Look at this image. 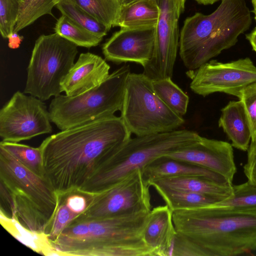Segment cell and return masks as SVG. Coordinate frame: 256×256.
Returning <instances> with one entry per match:
<instances>
[{
	"instance_id": "1",
	"label": "cell",
	"mask_w": 256,
	"mask_h": 256,
	"mask_svg": "<svg viewBox=\"0 0 256 256\" xmlns=\"http://www.w3.org/2000/svg\"><path fill=\"white\" fill-rule=\"evenodd\" d=\"M131 134L121 118L115 115L52 134L40 146L44 177L60 200L76 192L106 155Z\"/></svg>"
},
{
	"instance_id": "2",
	"label": "cell",
	"mask_w": 256,
	"mask_h": 256,
	"mask_svg": "<svg viewBox=\"0 0 256 256\" xmlns=\"http://www.w3.org/2000/svg\"><path fill=\"white\" fill-rule=\"evenodd\" d=\"M170 256H234L256 250V212L208 206L172 212Z\"/></svg>"
},
{
	"instance_id": "3",
	"label": "cell",
	"mask_w": 256,
	"mask_h": 256,
	"mask_svg": "<svg viewBox=\"0 0 256 256\" xmlns=\"http://www.w3.org/2000/svg\"><path fill=\"white\" fill-rule=\"evenodd\" d=\"M150 211L74 219L51 242L60 256H156L144 237Z\"/></svg>"
},
{
	"instance_id": "4",
	"label": "cell",
	"mask_w": 256,
	"mask_h": 256,
	"mask_svg": "<svg viewBox=\"0 0 256 256\" xmlns=\"http://www.w3.org/2000/svg\"><path fill=\"white\" fill-rule=\"evenodd\" d=\"M252 24L244 0H221L212 14L187 18L180 32L179 54L184 66L194 70L234 46Z\"/></svg>"
},
{
	"instance_id": "5",
	"label": "cell",
	"mask_w": 256,
	"mask_h": 256,
	"mask_svg": "<svg viewBox=\"0 0 256 256\" xmlns=\"http://www.w3.org/2000/svg\"><path fill=\"white\" fill-rule=\"evenodd\" d=\"M0 182L8 197L10 217L32 231L48 234L60 204V196L48 182L0 147Z\"/></svg>"
},
{
	"instance_id": "6",
	"label": "cell",
	"mask_w": 256,
	"mask_h": 256,
	"mask_svg": "<svg viewBox=\"0 0 256 256\" xmlns=\"http://www.w3.org/2000/svg\"><path fill=\"white\" fill-rule=\"evenodd\" d=\"M197 132L176 130L130 138L103 158L94 174L77 192L93 193L106 189L156 158L198 142Z\"/></svg>"
},
{
	"instance_id": "7",
	"label": "cell",
	"mask_w": 256,
	"mask_h": 256,
	"mask_svg": "<svg viewBox=\"0 0 256 256\" xmlns=\"http://www.w3.org/2000/svg\"><path fill=\"white\" fill-rule=\"evenodd\" d=\"M130 69L124 64L98 86L81 94H60L52 100L50 119L61 130L114 115L122 108Z\"/></svg>"
},
{
	"instance_id": "8",
	"label": "cell",
	"mask_w": 256,
	"mask_h": 256,
	"mask_svg": "<svg viewBox=\"0 0 256 256\" xmlns=\"http://www.w3.org/2000/svg\"><path fill=\"white\" fill-rule=\"evenodd\" d=\"M120 117L130 133L136 136L171 132L184 123L182 116L157 96L152 80L143 73L130 74Z\"/></svg>"
},
{
	"instance_id": "9",
	"label": "cell",
	"mask_w": 256,
	"mask_h": 256,
	"mask_svg": "<svg viewBox=\"0 0 256 256\" xmlns=\"http://www.w3.org/2000/svg\"><path fill=\"white\" fill-rule=\"evenodd\" d=\"M78 46L56 33L36 40L24 92L44 101L62 92V83L74 64Z\"/></svg>"
},
{
	"instance_id": "10",
	"label": "cell",
	"mask_w": 256,
	"mask_h": 256,
	"mask_svg": "<svg viewBox=\"0 0 256 256\" xmlns=\"http://www.w3.org/2000/svg\"><path fill=\"white\" fill-rule=\"evenodd\" d=\"M150 186L138 169L106 189L80 193L86 196L87 206L74 219L93 220L150 211Z\"/></svg>"
},
{
	"instance_id": "11",
	"label": "cell",
	"mask_w": 256,
	"mask_h": 256,
	"mask_svg": "<svg viewBox=\"0 0 256 256\" xmlns=\"http://www.w3.org/2000/svg\"><path fill=\"white\" fill-rule=\"evenodd\" d=\"M48 110L42 100L16 92L0 110V136L2 141L18 142L50 134Z\"/></svg>"
},
{
	"instance_id": "12",
	"label": "cell",
	"mask_w": 256,
	"mask_h": 256,
	"mask_svg": "<svg viewBox=\"0 0 256 256\" xmlns=\"http://www.w3.org/2000/svg\"><path fill=\"white\" fill-rule=\"evenodd\" d=\"M186 74L192 90L202 96L220 92L239 98L244 88L256 82V66L249 58L226 63L211 60Z\"/></svg>"
},
{
	"instance_id": "13",
	"label": "cell",
	"mask_w": 256,
	"mask_h": 256,
	"mask_svg": "<svg viewBox=\"0 0 256 256\" xmlns=\"http://www.w3.org/2000/svg\"><path fill=\"white\" fill-rule=\"evenodd\" d=\"M160 14L156 26L154 54L144 66L143 74L152 80L172 78L180 33L178 20L186 0H156Z\"/></svg>"
},
{
	"instance_id": "14",
	"label": "cell",
	"mask_w": 256,
	"mask_h": 256,
	"mask_svg": "<svg viewBox=\"0 0 256 256\" xmlns=\"http://www.w3.org/2000/svg\"><path fill=\"white\" fill-rule=\"evenodd\" d=\"M156 26L120 28L102 46L105 58L117 64L136 62L143 67L152 58L155 44Z\"/></svg>"
},
{
	"instance_id": "15",
	"label": "cell",
	"mask_w": 256,
	"mask_h": 256,
	"mask_svg": "<svg viewBox=\"0 0 256 256\" xmlns=\"http://www.w3.org/2000/svg\"><path fill=\"white\" fill-rule=\"evenodd\" d=\"M164 156L203 166L223 176L232 184L236 172L232 146L222 140L200 136L193 145Z\"/></svg>"
},
{
	"instance_id": "16",
	"label": "cell",
	"mask_w": 256,
	"mask_h": 256,
	"mask_svg": "<svg viewBox=\"0 0 256 256\" xmlns=\"http://www.w3.org/2000/svg\"><path fill=\"white\" fill-rule=\"evenodd\" d=\"M110 65L101 56L82 53L62 83V92L76 96L102 84L110 75Z\"/></svg>"
},
{
	"instance_id": "17",
	"label": "cell",
	"mask_w": 256,
	"mask_h": 256,
	"mask_svg": "<svg viewBox=\"0 0 256 256\" xmlns=\"http://www.w3.org/2000/svg\"><path fill=\"white\" fill-rule=\"evenodd\" d=\"M172 211L167 204L152 208L144 232V240L156 256H168L176 232Z\"/></svg>"
},
{
	"instance_id": "18",
	"label": "cell",
	"mask_w": 256,
	"mask_h": 256,
	"mask_svg": "<svg viewBox=\"0 0 256 256\" xmlns=\"http://www.w3.org/2000/svg\"><path fill=\"white\" fill-rule=\"evenodd\" d=\"M142 172L148 184L152 180L163 177L196 176L224 184H232L223 176L206 168L165 156L156 158L144 166Z\"/></svg>"
},
{
	"instance_id": "19",
	"label": "cell",
	"mask_w": 256,
	"mask_h": 256,
	"mask_svg": "<svg viewBox=\"0 0 256 256\" xmlns=\"http://www.w3.org/2000/svg\"><path fill=\"white\" fill-rule=\"evenodd\" d=\"M148 184L154 188L160 187L188 190L212 196L220 200L233 194V184H224L196 176L163 177L152 180Z\"/></svg>"
},
{
	"instance_id": "20",
	"label": "cell",
	"mask_w": 256,
	"mask_h": 256,
	"mask_svg": "<svg viewBox=\"0 0 256 256\" xmlns=\"http://www.w3.org/2000/svg\"><path fill=\"white\" fill-rule=\"evenodd\" d=\"M218 126L232 141V147L248 150L251 140L249 120L242 102L230 101L221 110Z\"/></svg>"
},
{
	"instance_id": "21",
	"label": "cell",
	"mask_w": 256,
	"mask_h": 256,
	"mask_svg": "<svg viewBox=\"0 0 256 256\" xmlns=\"http://www.w3.org/2000/svg\"><path fill=\"white\" fill-rule=\"evenodd\" d=\"M3 228L18 240L39 254L46 256H60L48 234L32 231L23 225L18 218L0 212Z\"/></svg>"
},
{
	"instance_id": "22",
	"label": "cell",
	"mask_w": 256,
	"mask_h": 256,
	"mask_svg": "<svg viewBox=\"0 0 256 256\" xmlns=\"http://www.w3.org/2000/svg\"><path fill=\"white\" fill-rule=\"evenodd\" d=\"M160 14V8L156 0H139L121 6L114 26L129 29L156 26Z\"/></svg>"
},
{
	"instance_id": "23",
	"label": "cell",
	"mask_w": 256,
	"mask_h": 256,
	"mask_svg": "<svg viewBox=\"0 0 256 256\" xmlns=\"http://www.w3.org/2000/svg\"><path fill=\"white\" fill-rule=\"evenodd\" d=\"M154 188L172 212L204 206L220 201L212 196L188 190L160 187Z\"/></svg>"
},
{
	"instance_id": "24",
	"label": "cell",
	"mask_w": 256,
	"mask_h": 256,
	"mask_svg": "<svg viewBox=\"0 0 256 256\" xmlns=\"http://www.w3.org/2000/svg\"><path fill=\"white\" fill-rule=\"evenodd\" d=\"M232 188L230 197L208 206L218 210L256 212V185L247 181Z\"/></svg>"
},
{
	"instance_id": "25",
	"label": "cell",
	"mask_w": 256,
	"mask_h": 256,
	"mask_svg": "<svg viewBox=\"0 0 256 256\" xmlns=\"http://www.w3.org/2000/svg\"><path fill=\"white\" fill-rule=\"evenodd\" d=\"M152 85L157 96L170 109L181 116L186 113L189 97L172 78L152 80Z\"/></svg>"
},
{
	"instance_id": "26",
	"label": "cell",
	"mask_w": 256,
	"mask_h": 256,
	"mask_svg": "<svg viewBox=\"0 0 256 256\" xmlns=\"http://www.w3.org/2000/svg\"><path fill=\"white\" fill-rule=\"evenodd\" d=\"M54 29L55 33L79 46H96L102 40L62 14L57 20Z\"/></svg>"
},
{
	"instance_id": "27",
	"label": "cell",
	"mask_w": 256,
	"mask_h": 256,
	"mask_svg": "<svg viewBox=\"0 0 256 256\" xmlns=\"http://www.w3.org/2000/svg\"><path fill=\"white\" fill-rule=\"evenodd\" d=\"M80 7L110 30L120 16L119 0H70Z\"/></svg>"
},
{
	"instance_id": "28",
	"label": "cell",
	"mask_w": 256,
	"mask_h": 256,
	"mask_svg": "<svg viewBox=\"0 0 256 256\" xmlns=\"http://www.w3.org/2000/svg\"><path fill=\"white\" fill-rule=\"evenodd\" d=\"M56 7L62 15L100 38H103L110 30L104 24L70 0H61Z\"/></svg>"
},
{
	"instance_id": "29",
	"label": "cell",
	"mask_w": 256,
	"mask_h": 256,
	"mask_svg": "<svg viewBox=\"0 0 256 256\" xmlns=\"http://www.w3.org/2000/svg\"><path fill=\"white\" fill-rule=\"evenodd\" d=\"M0 147L9 152L34 173L44 178L42 152L40 146L33 148L18 142L2 140Z\"/></svg>"
},
{
	"instance_id": "30",
	"label": "cell",
	"mask_w": 256,
	"mask_h": 256,
	"mask_svg": "<svg viewBox=\"0 0 256 256\" xmlns=\"http://www.w3.org/2000/svg\"><path fill=\"white\" fill-rule=\"evenodd\" d=\"M61 0H23L14 32H18L32 24L41 16L52 12L54 7Z\"/></svg>"
},
{
	"instance_id": "31",
	"label": "cell",
	"mask_w": 256,
	"mask_h": 256,
	"mask_svg": "<svg viewBox=\"0 0 256 256\" xmlns=\"http://www.w3.org/2000/svg\"><path fill=\"white\" fill-rule=\"evenodd\" d=\"M23 0H0V32L4 38L14 32Z\"/></svg>"
},
{
	"instance_id": "32",
	"label": "cell",
	"mask_w": 256,
	"mask_h": 256,
	"mask_svg": "<svg viewBox=\"0 0 256 256\" xmlns=\"http://www.w3.org/2000/svg\"><path fill=\"white\" fill-rule=\"evenodd\" d=\"M244 106L251 130V142H256V82L245 88L239 98Z\"/></svg>"
},
{
	"instance_id": "33",
	"label": "cell",
	"mask_w": 256,
	"mask_h": 256,
	"mask_svg": "<svg viewBox=\"0 0 256 256\" xmlns=\"http://www.w3.org/2000/svg\"><path fill=\"white\" fill-rule=\"evenodd\" d=\"M78 214L72 212L63 200H60L48 232L50 240H55L66 226Z\"/></svg>"
},
{
	"instance_id": "34",
	"label": "cell",
	"mask_w": 256,
	"mask_h": 256,
	"mask_svg": "<svg viewBox=\"0 0 256 256\" xmlns=\"http://www.w3.org/2000/svg\"><path fill=\"white\" fill-rule=\"evenodd\" d=\"M244 172L248 181L256 185V142H250V144L247 161L244 166Z\"/></svg>"
},
{
	"instance_id": "35",
	"label": "cell",
	"mask_w": 256,
	"mask_h": 256,
	"mask_svg": "<svg viewBox=\"0 0 256 256\" xmlns=\"http://www.w3.org/2000/svg\"><path fill=\"white\" fill-rule=\"evenodd\" d=\"M70 210L78 215L82 213L87 206V198L85 194L80 193H72L62 198Z\"/></svg>"
},
{
	"instance_id": "36",
	"label": "cell",
	"mask_w": 256,
	"mask_h": 256,
	"mask_svg": "<svg viewBox=\"0 0 256 256\" xmlns=\"http://www.w3.org/2000/svg\"><path fill=\"white\" fill-rule=\"evenodd\" d=\"M8 38V47L12 49H16L20 46L24 37L18 35L17 32H14Z\"/></svg>"
},
{
	"instance_id": "37",
	"label": "cell",
	"mask_w": 256,
	"mask_h": 256,
	"mask_svg": "<svg viewBox=\"0 0 256 256\" xmlns=\"http://www.w3.org/2000/svg\"><path fill=\"white\" fill-rule=\"evenodd\" d=\"M246 38L254 50L256 52V27L250 33L246 34Z\"/></svg>"
},
{
	"instance_id": "38",
	"label": "cell",
	"mask_w": 256,
	"mask_h": 256,
	"mask_svg": "<svg viewBox=\"0 0 256 256\" xmlns=\"http://www.w3.org/2000/svg\"><path fill=\"white\" fill-rule=\"evenodd\" d=\"M200 4L204 5L212 4L218 0H194Z\"/></svg>"
},
{
	"instance_id": "39",
	"label": "cell",
	"mask_w": 256,
	"mask_h": 256,
	"mask_svg": "<svg viewBox=\"0 0 256 256\" xmlns=\"http://www.w3.org/2000/svg\"><path fill=\"white\" fill-rule=\"evenodd\" d=\"M138 0H119V2L121 6H124Z\"/></svg>"
},
{
	"instance_id": "40",
	"label": "cell",
	"mask_w": 256,
	"mask_h": 256,
	"mask_svg": "<svg viewBox=\"0 0 256 256\" xmlns=\"http://www.w3.org/2000/svg\"><path fill=\"white\" fill-rule=\"evenodd\" d=\"M252 4L254 7V12L256 14V0H252Z\"/></svg>"
},
{
	"instance_id": "41",
	"label": "cell",
	"mask_w": 256,
	"mask_h": 256,
	"mask_svg": "<svg viewBox=\"0 0 256 256\" xmlns=\"http://www.w3.org/2000/svg\"><path fill=\"white\" fill-rule=\"evenodd\" d=\"M254 19H255V20H256V14H255V16H254Z\"/></svg>"
}]
</instances>
